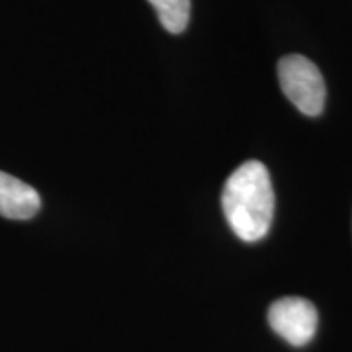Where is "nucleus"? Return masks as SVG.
<instances>
[{
    "instance_id": "obj_4",
    "label": "nucleus",
    "mask_w": 352,
    "mask_h": 352,
    "mask_svg": "<svg viewBox=\"0 0 352 352\" xmlns=\"http://www.w3.org/2000/svg\"><path fill=\"white\" fill-rule=\"evenodd\" d=\"M41 208L38 191L15 176L0 171V215L6 219L26 220Z\"/></svg>"
},
{
    "instance_id": "obj_2",
    "label": "nucleus",
    "mask_w": 352,
    "mask_h": 352,
    "mask_svg": "<svg viewBox=\"0 0 352 352\" xmlns=\"http://www.w3.org/2000/svg\"><path fill=\"white\" fill-rule=\"evenodd\" d=\"M277 76L284 95L298 111L307 116L323 113L327 101V85L320 69L307 57L284 56L277 64Z\"/></svg>"
},
{
    "instance_id": "obj_5",
    "label": "nucleus",
    "mask_w": 352,
    "mask_h": 352,
    "mask_svg": "<svg viewBox=\"0 0 352 352\" xmlns=\"http://www.w3.org/2000/svg\"><path fill=\"white\" fill-rule=\"evenodd\" d=\"M166 32L178 34L186 30L191 15V0H148Z\"/></svg>"
},
{
    "instance_id": "obj_3",
    "label": "nucleus",
    "mask_w": 352,
    "mask_h": 352,
    "mask_svg": "<svg viewBox=\"0 0 352 352\" xmlns=\"http://www.w3.org/2000/svg\"><path fill=\"white\" fill-rule=\"evenodd\" d=\"M271 328L289 344L302 347L314 340L318 328V311L302 297H283L267 310Z\"/></svg>"
},
{
    "instance_id": "obj_1",
    "label": "nucleus",
    "mask_w": 352,
    "mask_h": 352,
    "mask_svg": "<svg viewBox=\"0 0 352 352\" xmlns=\"http://www.w3.org/2000/svg\"><path fill=\"white\" fill-rule=\"evenodd\" d=\"M274 208L271 176L261 162H245L223 184V215L233 233L246 243H254L267 235Z\"/></svg>"
}]
</instances>
